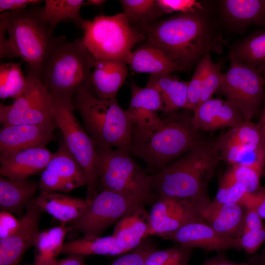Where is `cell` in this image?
Here are the masks:
<instances>
[{"label":"cell","mask_w":265,"mask_h":265,"mask_svg":"<svg viewBox=\"0 0 265 265\" xmlns=\"http://www.w3.org/2000/svg\"><path fill=\"white\" fill-rule=\"evenodd\" d=\"M148 43L162 50L187 71L211 52L221 53L227 42L212 1L193 12L179 13L159 22L138 26Z\"/></svg>","instance_id":"1"},{"label":"cell","mask_w":265,"mask_h":265,"mask_svg":"<svg viewBox=\"0 0 265 265\" xmlns=\"http://www.w3.org/2000/svg\"><path fill=\"white\" fill-rule=\"evenodd\" d=\"M191 111H179L149 126L133 125L130 154L159 172L203 138L193 124Z\"/></svg>","instance_id":"2"},{"label":"cell","mask_w":265,"mask_h":265,"mask_svg":"<svg viewBox=\"0 0 265 265\" xmlns=\"http://www.w3.org/2000/svg\"><path fill=\"white\" fill-rule=\"evenodd\" d=\"M0 28L8 36L0 35V58L19 57L40 78L55 47L66 39L64 36H53L54 30L36 5L1 13Z\"/></svg>","instance_id":"3"},{"label":"cell","mask_w":265,"mask_h":265,"mask_svg":"<svg viewBox=\"0 0 265 265\" xmlns=\"http://www.w3.org/2000/svg\"><path fill=\"white\" fill-rule=\"evenodd\" d=\"M221 160L215 140L202 138L185 154L152 175L157 197L191 199L207 194L209 184Z\"/></svg>","instance_id":"4"},{"label":"cell","mask_w":265,"mask_h":265,"mask_svg":"<svg viewBox=\"0 0 265 265\" xmlns=\"http://www.w3.org/2000/svg\"><path fill=\"white\" fill-rule=\"evenodd\" d=\"M72 101L97 147L129 152L134 124L116 98L101 99L94 96L90 88L83 87Z\"/></svg>","instance_id":"5"},{"label":"cell","mask_w":265,"mask_h":265,"mask_svg":"<svg viewBox=\"0 0 265 265\" xmlns=\"http://www.w3.org/2000/svg\"><path fill=\"white\" fill-rule=\"evenodd\" d=\"M95 58L86 47L82 37L62 41L55 47L40 76L53 96L73 98L83 87L92 86Z\"/></svg>","instance_id":"6"},{"label":"cell","mask_w":265,"mask_h":265,"mask_svg":"<svg viewBox=\"0 0 265 265\" xmlns=\"http://www.w3.org/2000/svg\"><path fill=\"white\" fill-rule=\"evenodd\" d=\"M80 29L86 47L96 60L126 62L133 47L146 39L132 26L124 13L113 16L100 14L91 20H84Z\"/></svg>","instance_id":"7"},{"label":"cell","mask_w":265,"mask_h":265,"mask_svg":"<svg viewBox=\"0 0 265 265\" xmlns=\"http://www.w3.org/2000/svg\"><path fill=\"white\" fill-rule=\"evenodd\" d=\"M98 183L102 190L116 192L146 205L155 201L149 175L132 158L130 152L97 147Z\"/></svg>","instance_id":"8"},{"label":"cell","mask_w":265,"mask_h":265,"mask_svg":"<svg viewBox=\"0 0 265 265\" xmlns=\"http://www.w3.org/2000/svg\"><path fill=\"white\" fill-rule=\"evenodd\" d=\"M53 97L54 120L57 128L61 131L67 148L85 174L87 179L86 199L91 202L98 194L99 173L96 145L76 117L72 98Z\"/></svg>","instance_id":"9"},{"label":"cell","mask_w":265,"mask_h":265,"mask_svg":"<svg viewBox=\"0 0 265 265\" xmlns=\"http://www.w3.org/2000/svg\"><path fill=\"white\" fill-rule=\"evenodd\" d=\"M229 58V69L223 74L216 93L236 106L246 120L251 121L262 110L265 96L264 78L254 67Z\"/></svg>","instance_id":"10"},{"label":"cell","mask_w":265,"mask_h":265,"mask_svg":"<svg viewBox=\"0 0 265 265\" xmlns=\"http://www.w3.org/2000/svg\"><path fill=\"white\" fill-rule=\"evenodd\" d=\"M27 84L10 105H0V122L3 126L38 124L55 122L53 97L39 76L26 67Z\"/></svg>","instance_id":"11"},{"label":"cell","mask_w":265,"mask_h":265,"mask_svg":"<svg viewBox=\"0 0 265 265\" xmlns=\"http://www.w3.org/2000/svg\"><path fill=\"white\" fill-rule=\"evenodd\" d=\"M146 205L123 194L104 189L95 196L84 213L71 222L74 229L83 236L100 237L109 226L133 210Z\"/></svg>","instance_id":"12"},{"label":"cell","mask_w":265,"mask_h":265,"mask_svg":"<svg viewBox=\"0 0 265 265\" xmlns=\"http://www.w3.org/2000/svg\"><path fill=\"white\" fill-rule=\"evenodd\" d=\"M85 185V174L62 138L56 152L41 172L38 189L41 192H68Z\"/></svg>","instance_id":"13"},{"label":"cell","mask_w":265,"mask_h":265,"mask_svg":"<svg viewBox=\"0 0 265 265\" xmlns=\"http://www.w3.org/2000/svg\"><path fill=\"white\" fill-rule=\"evenodd\" d=\"M213 4L221 29L241 34L252 25L265 28V0H220Z\"/></svg>","instance_id":"14"},{"label":"cell","mask_w":265,"mask_h":265,"mask_svg":"<svg viewBox=\"0 0 265 265\" xmlns=\"http://www.w3.org/2000/svg\"><path fill=\"white\" fill-rule=\"evenodd\" d=\"M183 247L199 248L207 251L223 252L227 250L242 249L240 238L226 236L205 222L188 223L178 230L160 236Z\"/></svg>","instance_id":"15"},{"label":"cell","mask_w":265,"mask_h":265,"mask_svg":"<svg viewBox=\"0 0 265 265\" xmlns=\"http://www.w3.org/2000/svg\"><path fill=\"white\" fill-rule=\"evenodd\" d=\"M26 209L16 230L7 238L0 239V265H17L26 252L36 244L43 212L31 201Z\"/></svg>","instance_id":"16"},{"label":"cell","mask_w":265,"mask_h":265,"mask_svg":"<svg viewBox=\"0 0 265 265\" xmlns=\"http://www.w3.org/2000/svg\"><path fill=\"white\" fill-rule=\"evenodd\" d=\"M205 222L219 233L239 238L246 208L231 203L212 201L208 194L188 199Z\"/></svg>","instance_id":"17"},{"label":"cell","mask_w":265,"mask_h":265,"mask_svg":"<svg viewBox=\"0 0 265 265\" xmlns=\"http://www.w3.org/2000/svg\"><path fill=\"white\" fill-rule=\"evenodd\" d=\"M55 122L3 126L0 131V155L34 147H46L54 139Z\"/></svg>","instance_id":"18"},{"label":"cell","mask_w":265,"mask_h":265,"mask_svg":"<svg viewBox=\"0 0 265 265\" xmlns=\"http://www.w3.org/2000/svg\"><path fill=\"white\" fill-rule=\"evenodd\" d=\"M53 153L46 147H34L0 155V176L13 180H24L41 172Z\"/></svg>","instance_id":"19"},{"label":"cell","mask_w":265,"mask_h":265,"mask_svg":"<svg viewBox=\"0 0 265 265\" xmlns=\"http://www.w3.org/2000/svg\"><path fill=\"white\" fill-rule=\"evenodd\" d=\"M192 122L200 131H213L232 128L245 120L240 109L227 100L212 97L201 104L193 111Z\"/></svg>","instance_id":"20"},{"label":"cell","mask_w":265,"mask_h":265,"mask_svg":"<svg viewBox=\"0 0 265 265\" xmlns=\"http://www.w3.org/2000/svg\"><path fill=\"white\" fill-rule=\"evenodd\" d=\"M131 98L126 110L134 125L146 127L157 123L160 117L158 112L162 111L163 102L159 91L154 87H145L132 83L131 86Z\"/></svg>","instance_id":"21"},{"label":"cell","mask_w":265,"mask_h":265,"mask_svg":"<svg viewBox=\"0 0 265 265\" xmlns=\"http://www.w3.org/2000/svg\"><path fill=\"white\" fill-rule=\"evenodd\" d=\"M127 65L121 60L95 59L91 83L98 98H116L128 75Z\"/></svg>","instance_id":"22"},{"label":"cell","mask_w":265,"mask_h":265,"mask_svg":"<svg viewBox=\"0 0 265 265\" xmlns=\"http://www.w3.org/2000/svg\"><path fill=\"white\" fill-rule=\"evenodd\" d=\"M31 202L43 212L52 215L62 223L73 222L80 218L86 212L90 202L57 192H43Z\"/></svg>","instance_id":"23"},{"label":"cell","mask_w":265,"mask_h":265,"mask_svg":"<svg viewBox=\"0 0 265 265\" xmlns=\"http://www.w3.org/2000/svg\"><path fill=\"white\" fill-rule=\"evenodd\" d=\"M149 213L144 206L139 207L122 217L115 226L112 236L119 246L127 252L138 247L148 237Z\"/></svg>","instance_id":"24"},{"label":"cell","mask_w":265,"mask_h":265,"mask_svg":"<svg viewBox=\"0 0 265 265\" xmlns=\"http://www.w3.org/2000/svg\"><path fill=\"white\" fill-rule=\"evenodd\" d=\"M37 189L38 184L32 180H13L0 176V211L9 212L21 218Z\"/></svg>","instance_id":"25"},{"label":"cell","mask_w":265,"mask_h":265,"mask_svg":"<svg viewBox=\"0 0 265 265\" xmlns=\"http://www.w3.org/2000/svg\"><path fill=\"white\" fill-rule=\"evenodd\" d=\"M126 63L133 71L151 75L181 71V68L162 50L149 43L132 51Z\"/></svg>","instance_id":"26"},{"label":"cell","mask_w":265,"mask_h":265,"mask_svg":"<svg viewBox=\"0 0 265 265\" xmlns=\"http://www.w3.org/2000/svg\"><path fill=\"white\" fill-rule=\"evenodd\" d=\"M189 81L181 80L171 74L151 75L147 86L155 88L163 102L162 113L167 116L186 109Z\"/></svg>","instance_id":"27"},{"label":"cell","mask_w":265,"mask_h":265,"mask_svg":"<svg viewBox=\"0 0 265 265\" xmlns=\"http://www.w3.org/2000/svg\"><path fill=\"white\" fill-rule=\"evenodd\" d=\"M229 57L254 67L263 75L265 72V29L232 44Z\"/></svg>","instance_id":"28"},{"label":"cell","mask_w":265,"mask_h":265,"mask_svg":"<svg viewBox=\"0 0 265 265\" xmlns=\"http://www.w3.org/2000/svg\"><path fill=\"white\" fill-rule=\"evenodd\" d=\"M127 253L120 247L112 235L86 237L64 243L61 253L79 255H117Z\"/></svg>","instance_id":"29"},{"label":"cell","mask_w":265,"mask_h":265,"mask_svg":"<svg viewBox=\"0 0 265 265\" xmlns=\"http://www.w3.org/2000/svg\"><path fill=\"white\" fill-rule=\"evenodd\" d=\"M221 160L233 164H265V146H252L237 143L221 134L215 139Z\"/></svg>","instance_id":"30"},{"label":"cell","mask_w":265,"mask_h":265,"mask_svg":"<svg viewBox=\"0 0 265 265\" xmlns=\"http://www.w3.org/2000/svg\"><path fill=\"white\" fill-rule=\"evenodd\" d=\"M44 2V6L41 8V15L53 30L66 19H70L81 28L84 20L80 16V11L84 0H46Z\"/></svg>","instance_id":"31"},{"label":"cell","mask_w":265,"mask_h":265,"mask_svg":"<svg viewBox=\"0 0 265 265\" xmlns=\"http://www.w3.org/2000/svg\"><path fill=\"white\" fill-rule=\"evenodd\" d=\"M70 226L62 223L58 226L39 233L35 245L36 254L35 259L56 258L64 244L67 234L73 230Z\"/></svg>","instance_id":"32"},{"label":"cell","mask_w":265,"mask_h":265,"mask_svg":"<svg viewBox=\"0 0 265 265\" xmlns=\"http://www.w3.org/2000/svg\"><path fill=\"white\" fill-rule=\"evenodd\" d=\"M265 164H233L223 178L240 186L246 192L254 194L261 188V178Z\"/></svg>","instance_id":"33"},{"label":"cell","mask_w":265,"mask_h":265,"mask_svg":"<svg viewBox=\"0 0 265 265\" xmlns=\"http://www.w3.org/2000/svg\"><path fill=\"white\" fill-rule=\"evenodd\" d=\"M19 62H7L0 65V98L13 100L18 96L27 84L26 76L24 74Z\"/></svg>","instance_id":"34"},{"label":"cell","mask_w":265,"mask_h":265,"mask_svg":"<svg viewBox=\"0 0 265 265\" xmlns=\"http://www.w3.org/2000/svg\"><path fill=\"white\" fill-rule=\"evenodd\" d=\"M205 222L188 199L171 213L156 229L153 235L161 236L173 232L192 222Z\"/></svg>","instance_id":"35"},{"label":"cell","mask_w":265,"mask_h":265,"mask_svg":"<svg viewBox=\"0 0 265 265\" xmlns=\"http://www.w3.org/2000/svg\"><path fill=\"white\" fill-rule=\"evenodd\" d=\"M221 203L235 204L247 208L256 207L257 192H246L238 184L222 177L216 196L213 200Z\"/></svg>","instance_id":"36"},{"label":"cell","mask_w":265,"mask_h":265,"mask_svg":"<svg viewBox=\"0 0 265 265\" xmlns=\"http://www.w3.org/2000/svg\"><path fill=\"white\" fill-rule=\"evenodd\" d=\"M120 2L123 13L131 25L137 24L139 26L150 23L159 14V11H161L156 0H121Z\"/></svg>","instance_id":"37"},{"label":"cell","mask_w":265,"mask_h":265,"mask_svg":"<svg viewBox=\"0 0 265 265\" xmlns=\"http://www.w3.org/2000/svg\"><path fill=\"white\" fill-rule=\"evenodd\" d=\"M221 134L238 144L252 146H265L257 123L244 120Z\"/></svg>","instance_id":"38"},{"label":"cell","mask_w":265,"mask_h":265,"mask_svg":"<svg viewBox=\"0 0 265 265\" xmlns=\"http://www.w3.org/2000/svg\"><path fill=\"white\" fill-rule=\"evenodd\" d=\"M212 61L210 53H208L196 66L192 77L188 82L186 109L193 111L200 105L204 78Z\"/></svg>","instance_id":"39"},{"label":"cell","mask_w":265,"mask_h":265,"mask_svg":"<svg viewBox=\"0 0 265 265\" xmlns=\"http://www.w3.org/2000/svg\"><path fill=\"white\" fill-rule=\"evenodd\" d=\"M184 200L163 195L158 196L149 213L148 236H152L156 229L168 215L182 205Z\"/></svg>","instance_id":"40"},{"label":"cell","mask_w":265,"mask_h":265,"mask_svg":"<svg viewBox=\"0 0 265 265\" xmlns=\"http://www.w3.org/2000/svg\"><path fill=\"white\" fill-rule=\"evenodd\" d=\"M192 250L180 245L164 250H154L147 257L144 265H165L172 261L191 254Z\"/></svg>","instance_id":"41"},{"label":"cell","mask_w":265,"mask_h":265,"mask_svg":"<svg viewBox=\"0 0 265 265\" xmlns=\"http://www.w3.org/2000/svg\"><path fill=\"white\" fill-rule=\"evenodd\" d=\"M220 66V64L214 63L212 60L210 62L204 80L200 105L212 98L219 88L223 74Z\"/></svg>","instance_id":"42"},{"label":"cell","mask_w":265,"mask_h":265,"mask_svg":"<svg viewBox=\"0 0 265 265\" xmlns=\"http://www.w3.org/2000/svg\"><path fill=\"white\" fill-rule=\"evenodd\" d=\"M156 2L163 13L168 14L193 12L202 8L205 3L195 0H157Z\"/></svg>","instance_id":"43"},{"label":"cell","mask_w":265,"mask_h":265,"mask_svg":"<svg viewBox=\"0 0 265 265\" xmlns=\"http://www.w3.org/2000/svg\"><path fill=\"white\" fill-rule=\"evenodd\" d=\"M154 250L147 243H142L131 252L124 254L109 265H144L147 257Z\"/></svg>","instance_id":"44"},{"label":"cell","mask_w":265,"mask_h":265,"mask_svg":"<svg viewBox=\"0 0 265 265\" xmlns=\"http://www.w3.org/2000/svg\"><path fill=\"white\" fill-rule=\"evenodd\" d=\"M239 238L242 249L253 255L265 243V227L256 231H243Z\"/></svg>","instance_id":"45"},{"label":"cell","mask_w":265,"mask_h":265,"mask_svg":"<svg viewBox=\"0 0 265 265\" xmlns=\"http://www.w3.org/2000/svg\"><path fill=\"white\" fill-rule=\"evenodd\" d=\"M265 227L263 219L256 207L252 206L246 208L242 232L246 230L256 231Z\"/></svg>","instance_id":"46"},{"label":"cell","mask_w":265,"mask_h":265,"mask_svg":"<svg viewBox=\"0 0 265 265\" xmlns=\"http://www.w3.org/2000/svg\"><path fill=\"white\" fill-rule=\"evenodd\" d=\"M31 265H86L83 256L72 254L60 260L56 258L49 259H34Z\"/></svg>","instance_id":"47"},{"label":"cell","mask_w":265,"mask_h":265,"mask_svg":"<svg viewBox=\"0 0 265 265\" xmlns=\"http://www.w3.org/2000/svg\"><path fill=\"white\" fill-rule=\"evenodd\" d=\"M19 219H16L11 213L0 211V239L7 238L17 228Z\"/></svg>","instance_id":"48"},{"label":"cell","mask_w":265,"mask_h":265,"mask_svg":"<svg viewBox=\"0 0 265 265\" xmlns=\"http://www.w3.org/2000/svg\"><path fill=\"white\" fill-rule=\"evenodd\" d=\"M38 0H0V12H12L26 8L27 5H36Z\"/></svg>","instance_id":"49"},{"label":"cell","mask_w":265,"mask_h":265,"mask_svg":"<svg viewBox=\"0 0 265 265\" xmlns=\"http://www.w3.org/2000/svg\"><path fill=\"white\" fill-rule=\"evenodd\" d=\"M202 265H250L247 262H235L228 259L223 252L206 260Z\"/></svg>","instance_id":"50"},{"label":"cell","mask_w":265,"mask_h":265,"mask_svg":"<svg viewBox=\"0 0 265 265\" xmlns=\"http://www.w3.org/2000/svg\"><path fill=\"white\" fill-rule=\"evenodd\" d=\"M258 199L256 208L262 219H265V187L257 192Z\"/></svg>","instance_id":"51"},{"label":"cell","mask_w":265,"mask_h":265,"mask_svg":"<svg viewBox=\"0 0 265 265\" xmlns=\"http://www.w3.org/2000/svg\"><path fill=\"white\" fill-rule=\"evenodd\" d=\"M248 262L250 265H265V243L261 252L253 256Z\"/></svg>","instance_id":"52"},{"label":"cell","mask_w":265,"mask_h":265,"mask_svg":"<svg viewBox=\"0 0 265 265\" xmlns=\"http://www.w3.org/2000/svg\"><path fill=\"white\" fill-rule=\"evenodd\" d=\"M259 121L257 123L265 144V96Z\"/></svg>","instance_id":"53"},{"label":"cell","mask_w":265,"mask_h":265,"mask_svg":"<svg viewBox=\"0 0 265 265\" xmlns=\"http://www.w3.org/2000/svg\"><path fill=\"white\" fill-rule=\"evenodd\" d=\"M191 254L187 255L177 260L172 261L165 265H188Z\"/></svg>","instance_id":"54"},{"label":"cell","mask_w":265,"mask_h":265,"mask_svg":"<svg viewBox=\"0 0 265 265\" xmlns=\"http://www.w3.org/2000/svg\"><path fill=\"white\" fill-rule=\"evenodd\" d=\"M106 1L104 0H88L83 2V5H89L93 6H99L102 5Z\"/></svg>","instance_id":"55"},{"label":"cell","mask_w":265,"mask_h":265,"mask_svg":"<svg viewBox=\"0 0 265 265\" xmlns=\"http://www.w3.org/2000/svg\"><path fill=\"white\" fill-rule=\"evenodd\" d=\"M263 74L264 75V78H265V72Z\"/></svg>","instance_id":"56"}]
</instances>
